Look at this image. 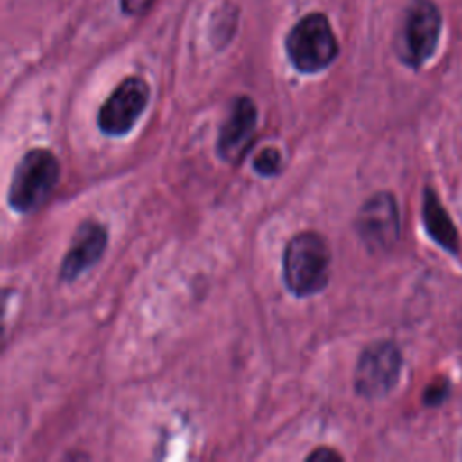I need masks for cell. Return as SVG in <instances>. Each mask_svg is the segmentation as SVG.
I'll return each instance as SVG.
<instances>
[{"label":"cell","instance_id":"ba28073f","mask_svg":"<svg viewBox=\"0 0 462 462\" xmlns=\"http://www.w3.org/2000/svg\"><path fill=\"white\" fill-rule=\"evenodd\" d=\"M258 125V108L249 96L233 99L217 137V155L226 164H238L253 146Z\"/></svg>","mask_w":462,"mask_h":462},{"label":"cell","instance_id":"9c48e42d","mask_svg":"<svg viewBox=\"0 0 462 462\" xmlns=\"http://www.w3.org/2000/svg\"><path fill=\"white\" fill-rule=\"evenodd\" d=\"M108 245V231L106 227L94 220H83L70 240V245L61 260L60 265V280L61 282H74L85 271L92 269L105 254Z\"/></svg>","mask_w":462,"mask_h":462},{"label":"cell","instance_id":"30bf717a","mask_svg":"<svg viewBox=\"0 0 462 462\" xmlns=\"http://www.w3.org/2000/svg\"><path fill=\"white\" fill-rule=\"evenodd\" d=\"M422 224L435 244L451 254L458 253L460 242L457 227L431 188H426L422 193Z\"/></svg>","mask_w":462,"mask_h":462},{"label":"cell","instance_id":"6da1fadb","mask_svg":"<svg viewBox=\"0 0 462 462\" xmlns=\"http://www.w3.org/2000/svg\"><path fill=\"white\" fill-rule=\"evenodd\" d=\"M330 249L316 231L296 233L282 254V280L294 298H310L330 282Z\"/></svg>","mask_w":462,"mask_h":462},{"label":"cell","instance_id":"8992f818","mask_svg":"<svg viewBox=\"0 0 462 462\" xmlns=\"http://www.w3.org/2000/svg\"><path fill=\"white\" fill-rule=\"evenodd\" d=\"M150 101V87L139 76L125 78L105 99L97 112V128L106 137H123L132 132Z\"/></svg>","mask_w":462,"mask_h":462},{"label":"cell","instance_id":"5bb4252c","mask_svg":"<svg viewBox=\"0 0 462 462\" xmlns=\"http://www.w3.org/2000/svg\"><path fill=\"white\" fill-rule=\"evenodd\" d=\"M307 460H318V462H323V460H341V455L337 451H334L332 448L321 446V448H316L312 453H309Z\"/></svg>","mask_w":462,"mask_h":462},{"label":"cell","instance_id":"3957f363","mask_svg":"<svg viewBox=\"0 0 462 462\" xmlns=\"http://www.w3.org/2000/svg\"><path fill=\"white\" fill-rule=\"evenodd\" d=\"M285 52L291 65L301 74H318L328 69L339 54V43L323 13L301 16L287 32Z\"/></svg>","mask_w":462,"mask_h":462},{"label":"cell","instance_id":"277c9868","mask_svg":"<svg viewBox=\"0 0 462 462\" xmlns=\"http://www.w3.org/2000/svg\"><path fill=\"white\" fill-rule=\"evenodd\" d=\"M442 16L435 2L411 0L397 34V54L411 69H420L437 51Z\"/></svg>","mask_w":462,"mask_h":462},{"label":"cell","instance_id":"7c38bea8","mask_svg":"<svg viewBox=\"0 0 462 462\" xmlns=\"http://www.w3.org/2000/svg\"><path fill=\"white\" fill-rule=\"evenodd\" d=\"M448 393H449L448 383L444 379H439L426 388L422 399H424L426 406H439L448 397Z\"/></svg>","mask_w":462,"mask_h":462},{"label":"cell","instance_id":"4fadbf2b","mask_svg":"<svg viewBox=\"0 0 462 462\" xmlns=\"http://www.w3.org/2000/svg\"><path fill=\"white\" fill-rule=\"evenodd\" d=\"M153 4L155 0H119L121 11L126 16H143L152 9Z\"/></svg>","mask_w":462,"mask_h":462},{"label":"cell","instance_id":"8fae6325","mask_svg":"<svg viewBox=\"0 0 462 462\" xmlns=\"http://www.w3.org/2000/svg\"><path fill=\"white\" fill-rule=\"evenodd\" d=\"M253 170L262 177L278 175L282 170V153L273 146L260 150V153L253 159Z\"/></svg>","mask_w":462,"mask_h":462},{"label":"cell","instance_id":"5b68a950","mask_svg":"<svg viewBox=\"0 0 462 462\" xmlns=\"http://www.w3.org/2000/svg\"><path fill=\"white\" fill-rule=\"evenodd\" d=\"M402 354L393 341H375L357 357L354 370L356 393L365 399L388 395L399 381Z\"/></svg>","mask_w":462,"mask_h":462},{"label":"cell","instance_id":"52a82bcc","mask_svg":"<svg viewBox=\"0 0 462 462\" xmlns=\"http://www.w3.org/2000/svg\"><path fill=\"white\" fill-rule=\"evenodd\" d=\"M356 233L370 253L390 251L401 235V217L395 197L390 191L370 195L356 215Z\"/></svg>","mask_w":462,"mask_h":462},{"label":"cell","instance_id":"7a4b0ae2","mask_svg":"<svg viewBox=\"0 0 462 462\" xmlns=\"http://www.w3.org/2000/svg\"><path fill=\"white\" fill-rule=\"evenodd\" d=\"M60 180V161L47 148H31L13 170L7 204L18 215L40 209Z\"/></svg>","mask_w":462,"mask_h":462}]
</instances>
